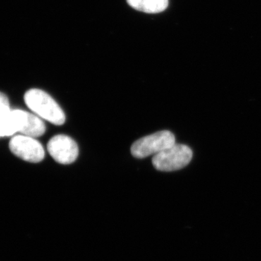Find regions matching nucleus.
Masks as SVG:
<instances>
[{
    "label": "nucleus",
    "mask_w": 261,
    "mask_h": 261,
    "mask_svg": "<svg viewBox=\"0 0 261 261\" xmlns=\"http://www.w3.org/2000/svg\"><path fill=\"white\" fill-rule=\"evenodd\" d=\"M24 101L33 112L53 124L65 123V115L55 99L41 89H32L24 95Z\"/></svg>",
    "instance_id": "obj_1"
},
{
    "label": "nucleus",
    "mask_w": 261,
    "mask_h": 261,
    "mask_svg": "<svg viewBox=\"0 0 261 261\" xmlns=\"http://www.w3.org/2000/svg\"><path fill=\"white\" fill-rule=\"evenodd\" d=\"M193 152L185 145L175 144L159 153L154 154L152 165L155 169L171 172L186 167L191 162Z\"/></svg>",
    "instance_id": "obj_2"
},
{
    "label": "nucleus",
    "mask_w": 261,
    "mask_h": 261,
    "mask_svg": "<svg viewBox=\"0 0 261 261\" xmlns=\"http://www.w3.org/2000/svg\"><path fill=\"white\" fill-rule=\"evenodd\" d=\"M175 144L176 139L172 132L161 130L136 141L130 147V152L137 159H145L151 154L159 153Z\"/></svg>",
    "instance_id": "obj_3"
},
{
    "label": "nucleus",
    "mask_w": 261,
    "mask_h": 261,
    "mask_svg": "<svg viewBox=\"0 0 261 261\" xmlns=\"http://www.w3.org/2000/svg\"><path fill=\"white\" fill-rule=\"evenodd\" d=\"M10 151L17 157L31 163H39L44 158L42 144L34 137L17 135L10 141Z\"/></svg>",
    "instance_id": "obj_4"
},
{
    "label": "nucleus",
    "mask_w": 261,
    "mask_h": 261,
    "mask_svg": "<svg viewBox=\"0 0 261 261\" xmlns=\"http://www.w3.org/2000/svg\"><path fill=\"white\" fill-rule=\"evenodd\" d=\"M47 150L56 162L61 164H70L79 155L76 142L68 136H55L48 142Z\"/></svg>",
    "instance_id": "obj_5"
},
{
    "label": "nucleus",
    "mask_w": 261,
    "mask_h": 261,
    "mask_svg": "<svg viewBox=\"0 0 261 261\" xmlns=\"http://www.w3.org/2000/svg\"><path fill=\"white\" fill-rule=\"evenodd\" d=\"M15 132L28 137H39L44 135L45 124L40 118L22 110H12Z\"/></svg>",
    "instance_id": "obj_6"
},
{
    "label": "nucleus",
    "mask_w": 261,
    "mask_h": 261,
    "mask_svg": "<svg viewBox=\"0 0 261 261\" xmlns=\"http://www.w3.org/2000/svg\"><path fill=\"white\" fill-rule=\"evenodd\" d=\"M16 133L13 123L9 99L0 92V137H9Z\"/></svg>",
    "instance_id": "obj_7"
},
{
    "label": "nucleus",
    "mask_w": 261,
    "mask_h": 261,
    "mask_svg": "<svg viewBox=\"0 0 261 261\" xmlns=\"http://www.w3.org/2000/svg\"><path fill=\"white\" fill-rule=\"evenodd\" d=\"M132 8L148 14H157L167 9L169 0H126Z\"/></svg>",
    "instance_id": "obj_8"
}]
</instances>
